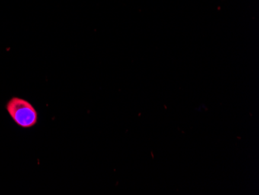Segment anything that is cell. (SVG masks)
Masks as SVG:
<instances>
[{"label":"cell","mask_w":259,"mask_h":195,"mask_svg":"<svg viewBox=\"0 0 259 195\" xmlns=\"http://www.w3.org/2000/svg\"><path fill=\"white\" fill-rule=\"evenodd\" d=\"M11 119L20 127L30 129L37 123L38 114L30 102L19 97H13L6 106Z\"/></svg>","instance_id":"1"}]
</instances>
